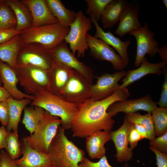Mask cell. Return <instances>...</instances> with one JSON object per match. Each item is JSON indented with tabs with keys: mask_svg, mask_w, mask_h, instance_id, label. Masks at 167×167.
I'll use <instances>...</instances> for the list:
<instances>
[{
	"mask_svg": "<svg viewBox=\"0 0 167 167\" xmlns=\"http://www.w3.org/2000/svg\"><path fill=\"white\" fill-rule=\"evenodd\" d=\"M4 0H0V3L3 2Z\"/></svg>",
	"mask_w": 167,
	"mask_h": 167,
	"instance_id": "cell-51",
	"label": "cell"
},
{
	"mask_svg": "<svg viewBox=\"0 0 167 167\" xmlns=\"http://www.w3.org/2000/svg\"><path fill=\"white\" fill-rule=\"evenodd\" d=\"M87 40L89 54L93 59L98 61L105 60L112 64L114 69L120 71L126 66L120 56L115 50L103 40L87 34Z\"/></svg>",
	"mask_w": 167,
	"mask_h": 167,
	"instance_id": "cell-11",
	"label": "cell"
},
{
	"mask_svg": "<svg viewBox=\"0 0 167 167\" xmlns=\"http://www.w3.org/2000/svg\"><path fill=\"white\" fill-rule=\"evenodd\" d=\"M21 143L22 156L14 161L18 167H55L48 154L43 153L32 148L24 137Z\"/></svg>",
	"mask_w": 167,
	"mask_h": 167,
	"instance_id": "cell-17",
	"label": "cell"
},
{
	"mask_svg": "<svg viewBox=\"0 0 167 167\" xmlns=\"http://www.w3.org/2000/svg\"><path fill=\"white\" fill-rule=\"evenodd\" d=\"M70 29L58 22L36 27H31L22 31L19 35L23 44L35 45L50 51L64 40Z\"/></svg>",
	"mask_w": 167,
	"mask_h": 167,
	"instance_id": "cell-3",
	"label": "cell"
},
{
	"mask_svg": "<svg viewBox=\"0 0 167 167\" xmlns=\"http://www.w3.org/2000/svg\"><path fill=\"white\" fill-rule=\"evenodd\" d=\"M129 95L126 88L104 99L94 101L89 99L78 105L71 128L73 136L86 138L97 131H111L115 121L107 113L108 108L116 102L127 99Z\"/></svg>",
	"mask_w": 167,
	"mask_h": 167,
	"instance_id": "cell-1",
	"label": "cell"
},
{
	"mask_svg": "<svg viewBox=\"0 0 167 167\" xmlns=\"http://www.w3.org/2000/svg\"><path fill=\"white\" fill-rule=\"evenodd\" d=\"M149 144L150 146L154 147L160 152L167 153V132L150 140Z\"/></svg>",
	"mask_w": 167,
	"mask_h": 167,
	"instance_id": "cell-35",
	"label": "cell"
},
{
	"mask_svg": "<svg viewBox=\"0 0 167 167\" xmlns=\"http://www.w3.org/2000/svg\"><path fill=\"white\" fill-rule=\"evenodd\" d=\"M143 139L141 136L135 129L134 124L130 130L128 140L130 147L133 150L137 146L139 142Z\"/></svg>",
	"mask_w": 167,
	"mask_h": 167,
	"instance_id": "cell-39",
	"label": "cell"
},
{
	"mask_svg": "<svg viewBox=\"0 0 167 167\" xmlns=\"http://www.w3.org/2000/svg\"><path fill=\"white\" fill-rule=\"evenodd\" d=\"M19 82L26 94L35 96L47 90V71L34 66L17 67L15 69Z\"/></svg>",
	"mask_w": 167,
	"mask_h": 167,
	"instance_id": "cell-7",
	"label": "cell"
},
{
	"mask_svg": "<svg viewBox=\"0 0 167 167\" xmlns=\"http://www.w3.org/2000/svg\"><path fill=\"white\" fill-rule=\"evenodd\" d=\"M157 53H158L162 61L167 62V45H165L161 48L158 49Z\"/></svg>",
	"mask_w": 167,
	"mask_h": 167,
	"instance_id": "cell-46",
	"label": "cell"
},
{
	"mask_svg": "<svg viewBox=\"0 0 167 167\" xmlns=\"http://www.w3.org/2000/svg\"><path fill=\"white\" fill-rule=\"evenodd\" d=\"M129 33L133 36L136 41V53L134 66L137 67L140 65L146 54L151 57L156 54L160 48L159 43L154 38V32L149 29L147 21L143 26Z\"/></svg>",
	"mask_w": 167,
	"mask_h": 167,
	"instance_id": "cell-10",
	"label": "cell"
},
{
	"mask_svg": "<svg viewBox=\"0 0 167 167\" xmlns=\"http://www.w3.org/2000/svg\"><path fill=\"white\" fill-rule=\"evenodd\" d=\"M47 5L52 15L61 25L70 27L74 22L76 13L67 9L60 0H45Z\"/></svg>",
	"mask_w": 167,
	"mask_h": 167,
	"instance_id": "cell-27",
	"label": "cell"
},
{
	"mask_svg": "<svg viewBox=\"0 0 167 167\" xmlns=\"http://www.w3.org/2000/svg\"><path fill=\"white\" fill-rule=\"evenodd\" d=\"M22 31L15 27L7 28H0V44L5 42L19 34Z\"/></svg>",
	"mask_w": 167,
	"mask_h": 167,
	"instance_id": "cell-38",
	"label": "cell"
},
{
	"mask_svg": "<svg viewBox=\"0 0 167 167\" xmlns=\"http://www.w3.org/2000/svg\"><path fill=\"white\" fill-rule=\"evenodd\" d=\"M122 167H131L127 162H125Z\"/></svg>",
	"mask_w": 167,
	"mask_h": 167,
	"instance_id": "cell-48",
	"label": "cell"
},
{
	"mask_svg": "<svg viewBox=\"0 0 167 167\" xmlns=\"http://www.w3.org/2000/svg\"><path fill=\"white\" fill-rule=\"evenodd\" d=\"M54 60L50 51L35 45L23 44L18 54L16 64L18 67L34 66L48 71Z\"/></svg>",
	"mask_w": 167,
	"mask_h": 167,
	"instance_id": "cell-9",
	"label": "cell"
},
{
	"mask_svg": "<svg viewBox=\"0 0 167 167\" xmlns=\"http://www.w3.org/2000/svg\"><path fill=\"white\" fill-rule=\"evenodd\" d=\"M34 96L31 105L41 107L51 114L58 117L62 121L61 126L65 130L71 129L78 105L67 102L61 96L47 90L41 91Z\"/></svg>",
	"mask_w": 167,
	"mask_h": 167,
	"instance_id": "cell-4",
	"label": "cell"
},
{
	"mask_svg": "<svg viewBox=\"0 0 167 167\" xmlns=\"http://www.w3.org/2000/svg\"><path fill=\"white\" fill-rule=\"evenodd\" d=\"M3 3L13 11L16 18L15 28L22 31L32 27V18L27 6L20 0H4Z\"/></svg>",
	"mask_w": 167,
	"mask_h": 167,
	"instance_id": "cell-24",
	"label": "cell"
},
{
	"mask_svg": "<svg viewBox=\"0 0 167 167\" xmlns=\"http://www.w3.org/2000/svg\"><path fill=\"white\" fill-rule=\"evenodd\" d=\"M156 137L167 132V108L158 107L151 112Z\"/></svg>",
	"mask_w": 167,
	"mask_h": 167,
	"instance_id": "cell-31",
	"label": "cell"
},
{
	"mask_svg": "<svg viewBox=\"0 0 167 167\" xmlns=\"http://www.w3.org/2000/svg\"><path fill=\"white\" fill-rule=\"evenodd\" d=\"M5 148L9 156L14 161L18 159L22 154L21 143L19 139L18 131H7Z\"/></svg>",
	"mask_w": 167,
	"mask_h": 167,
	"instance_id": "cell-32",
	"label": "cell"
},
{
	"mask_svg": "<svg viewBox=\"0 0 167 167\" xmlns=\"http://www.w3.org/2000/svg\"><path fill=\"white\" fill-rule=\"evenodd\" d=\"M2 83L1 81V80L0 79V86H2Z\"/></svg>",
	"mask_w": 167,
	"mask_h": 167,
	"instance_id": "cell-50",
	"label": "cell"
},
{
	"mask_svg": "<svg viewBox=\"0 0 167 167\" xmlns=\"http://www.w3.org/2000/svg\"><path fill=\"white\" fill-rule=\"evenodd\" d=\"M3 1L0 3V28L14 27L16 24L15 16L13 11L3 3Z\"/></svg>",
	"mask_w": 167,
	"mask_h": 167,
	"instance_id": "cell-34",
	"label": "cell"
},
{
	"mask_svg": "<svg viewBox=\"0 0 167 167\" xmlns=\"http://www.w3.org/2000/svg\"><path fill=\"white\" fill-rule=\"evenodd\" d=\"M157 107V103L153 101L150 96L147 95L138 98L116 102L109 106L107 113L112 118L120 112L125 114L142 110L151 113Z\"/></svg>",
	"mask_w": 167,
	"mask_h": 167,
	"instance_id": "cell-13",
	"label": "cell"
},
{
	"mask_svg": "<svg viewBox=\"0 0 167 167\" xmlns=\"http://www.w3.org/2000/svg\"><path fill=\"white\" fill-rule=\"evenodd\" d=\"M125 117L131 123L141 125L145 127L147 131L148 139L152 140L156 138L154 126L151 113L144 115L139 113H125Z\"/></svg>",
	"mask_w": 167,
	"mask_h": 167,
	"instance_id": "cell-30",
	"label": "cell"
},
{
	"mask_svg": "<svg viewBox=\"0 0 167 167\" xmlns=\"http://www.w3.org/2000/svg\"><path fill=\"white\" fill-rule=\"evenodd\" d=\"M0 79L3 87L14 99L22 100L24 98L32 101L34 96L24 93L19 90L17 85L18 79L15 70L0 60Z\"/></svg>",
	"mask_w": 167,
	"mask_h": 167,
	"instance_id": "cell-20",
	"label": "cell"
},
{
	"mask_svg": "<svg viewBox=\"0 0 167 167\" xmlns=\"http://www.w3.org/2000/svg\"><path fill=\"white\" fill-rule=\"evenodd\" d=\"M45 110L43 108L37 106L35 107L26 106L24 108L22 123L31 135L33 133L42 119Z\"/></svg>",
	"mask_w": 167,
	"mask_h": 167,
	"instance_id": "cell-29",
	"label": "cell"
},
{
	"mask_svg": "<svg viewBox=\"0 0 167 167\" xmlns=\"http://www.w3.org/2000/svg\"><path fill=\"white\" fill-rule=\"evenodd\" d=\"M133 123L125 117L122 125L118 129L109 132L111 140L113 142L116 153L114 155L118 163L127 162L133 156V150L128 146V136Z\"/></svg>",
	"mask_w": 167,
	"mask_h": 167,
	"instance_id": "cell-16",
	"label": "cell"
},
{
	"mask_svg": "<svg viewBox=\"0 0 167 167\" xmlns=\"http://www.w3.org/2000/svg\"><path fill=\"white\" fill-rule=\"evenodd\" d=\"M65 130L60 125L59 126L49 147L48 154L55 167H79L85 157V152L68 139Z\"/></svg>",
	"mask_w": 167,
	"mask_h": 167,
	"instance_id": "cell-2",
	"label": "cell"
},
{
	"mask_svg": "<svg viewBox=\"0 0 167 167\" xmlns=\"http://www.w3.org/2000/svg\"><path fill=\"white\" fill-rule=\"evenodd\" d=\"M112 0H85L87 8L86 13L98 22L107 6Z\"/></svg>",
	"mask_w": 167,
	"mask_h": 167,
	"instance_id": "cell-33",
	"label": "cell"
},
{
	"mask_svg": "<svg viewBox=\"0 0 167 167\" xmlns=\"http://www.w3.org/2000/svg\"><path fill=\"white\" fill-rule=\"evenodd\" d=\"M149 148L155 155L157 167H167V153H161L151 146Z\"/></svg>",
	"mask_w": 167,
	"mask_h": 167,
	"instance_id": "cell-41",
	"label": "cell"
},
{
	"mask_svg": "<svg viewBox=\"0 0 167 167\" xmlns=\"http://www.w3.org/2000/svg\"><path fill=\"white\" fill-rule=\"evenodd\" d=\"M90 18L96 28V32L94 36L103 40L109 46H112L118 52L126 66H127L129 62L127 49L131 43V41H122L119 37L115 36L109 31L107 32L105 31L93 17H90Z\"/></svg>",
	"mask_w": 167,
	"mask_h": 167,
	"instance_id": "cell-21",
	"label": "cell"
},
{
	"mask_svg": "<svg viewBox=\"0 0 167 167\" xmlns=\"http://www.w3.org/2000/svg\"><path fill=\"white\" fill-rule=\"evenodd\" d=\"M12 97L10 94L3 87L0 86V102L6 101Z\"/></svg>",
	"mask_w": 167,
	"mask_h": 167,
	"instance_id": "cell-45",
	"label": "cell"
},
{
	"mask_svg": "<svg viewBox=\"0 0 167 167\" xmlns=\"http://www.w3.org/2000/svg\"><path fill=\"white\" fill-rule=\"evenodd\" d=\"M162 73L164 77V81L162 84L160 97L157 102L159 107L167 108V68L162 69Z\"/></svg>",
	"mask_w": 167,
	"mask_h": 167,
	"instance_id": "cell-37",
	"label": "cell"
},
{
	"mask_svg": "<svg viewBox=\"0 0 167 167\" xmlns=\"http://www.w3.org/2000/svg\"><path fill=\"white\" fill-rule=\"evenodd\" d=\"M74 71L73 69L54 59L51 67L47 71V90L54 94L61 96Z\"/></svg>",
	"mask_w": 167,
	"mask_h": 167,
	"instance_id": "cell-15",
	"label": "cell"
},
{
	"mask_svg": "<svg viewBox=\"0 0 167 167\" xmlns=\"http://www.w3.org/2000/svg\"><path fill=\"white\" fill-rule=\"evenodd\" d=\"M32 100L27 98L17 100L11 97L7 100L9 108V117L8 123L6 126L8 131H18V126L23 110Z\"/></svg>",
	"mask_w": 167,
	"mask_h": 167,
	"instance_id": "cell-28",
	"label": "cell"
},
{
	"mask_svg": "<svg viewBox=\"0 0 167 167\" xmlns=\"http://www.w3.org/2000/svg\"><path fill=\"white\" fill-rule=\"evenodd\" d=\"M134 126L137 131L141 136L142 139H148L147 131L145 127L142 125L138 124H133Z\"/></svg>",
	"mask_w": 167,
	"mask_h": 167,
	"instance_id": "cell-44",
	"label": "cell"
},
{
	"mask_svg": "<svg viewBox=\"0 0 167 167\" xmlns=\"http://www.w3.org/2000/svg\"><path fill=\"white\" fill-rule=\"evenodd\" d=\"M86 138V149L90 158L100 159L105 155V144L111 140L109 132L97 131Z\"/></svg>",
	"mask_w": 167,
	"mask_h": 167,
	"instance_id": "cell-22",
	"label": "cell"
},
{
	"mask_svg": "<svg viewBox=\"0 0 167 167\" xmlns=\"http://www.w3.org/2000/svg\"><path fill=\"white\" fill-rule=\"evenodd\" d=\"M50 53L55 60L78 71L92 82L94 76L93 70L78 59L64 40L50 51Z\"/></svg>",
	"mask_w": 167,
	"mask_h": 167,
	"instance_id": "cell-14",
	"label": "cell"
},
{
	"mask_svg": "<svg viewBox=\"0 0 167 167\" xmlns=\"http://www.w3.org/2000/svg\"><path fill=\"white\" fill-rule=\"evenodd\" d=\"M29 9L32 18V27H37L58 23L52 15L45 0H21Z\"/></svg>",
	"mask_w": 167,
	"mask_h": 167,
	"instance_id": "cell-19",
	"label": "cell"
},
{
	"mask_svg": "<svg viewBox=\"0 0 167 167\" xmlns=\"http://www.w3.org/2000/svg\"><path fill=\"white\" fill-rule=\"evenodd\" d=\"M13 167H18L17 165L15 164V162L13 165Z\"/></svg>",
	"mask_w": 167,
	"mask_h": 167,
	"instance_id": "cell-49",
	"label": "cell"
},
{
	"mask_svg": "<svg viewBox=\"0 0 167 167\" xmlns=\"http://www.w3.org/2000/svg\"><path fill=\"white\" fill-rule=\"evenodd\" d=\"M7 132L5 126H2L0 127V150L6 147Z\"/></svg>",
	"mask_w": 167,
	"mask_h": 167,
	"instance_id": "cell-43",
	"label": "cell"
},
{
	"mask_svg": "<svg viewBox=\"0 0 167 167\" xmlns=\"http://www.w3.org/2000/svg\"><path fill=\"white\" fill-rule=\"evenodd\" d=\"M124 70L113 74L105 73L98 77L96 83L93 84L90 99L100 101L105 99L119 89L118 82L126 75Z\"/></svg>",
	"mask_w": 167,
	"mask_h": 167,
	"instance_id": "cell-12",
	"label": "cell"
},
{
	"mask_svg": "<svg viewBox=\"0 0 167 167\" xmlns=\"http://www.w3.org/2000/svg\"><path fill=\"white\" fill-rule=\"evenodd\" d=\"M90 17H87L82 11L76 13L74 22L70 25V30L64 40L69 45V49L75 55L77 52L78 58H83L88 47L87 34L92 28Z\"/></svg>",
	"mask_w": 167,
	"mask_h": 167,
	"instance_id": "cell-6",
	"label": "cell"
},
{
	"mask_svg": "<svg viewBox=\"0 0 167 167\" xmlns=\"http://www.w3.org/2000/svg\"><path fill=\"white\" fill-rule=\"evenodd\" d=\"M61 123L58 117L45 110L42 119L33 133L24 137L25 139L33 149L43 153L48 154L49 145Z\"/></svg>",
	"mask_w": 167,
	"mask_h": 167,
	"instance_id": "cell-5",
	"label": "cell"
},
{
	"mask_svg": "<svg viewBox=\"0 0 167 167\" xmlns=\"http://www.w3.org/2000/svg\"><path fill=\"white\" fill-rule=\"evenodd\" d=\"M123 0H112L106 7L101 19L104 28H111L115 26L128 6Z\"/></svg>",
	"mask_w": 167,
	"mask_h": 167,
	"instance_id": "cell-23",
	"label": "cell"
},
{
	"mask_svg": "<svg viewBox=\"0 0 167 167\" xmlns=\"http://www.w3.org/2000/svg\"><path fill=\"white\" fill-rule=\"evenodd\" d=\"M93 85L92 82L74 70L61 97L67 102L78 105L90 98Z\"/></svg>",
	"mask_w": 167,
	"mask_h": 167,
	"instance_id": "cell-8",
	"label": "cell"
},
{
	"mask_svg": "<svg viewBox=\"0 0 167 167\" xmlns=\"http://www.w3.org/2000/svg\"><path fill=\"white\" fill-rule=\"evenodd\" d=\"M167 62L162 61L158 63H150L145 57L142 60L140 66L138 68L126 71V75L122 80L119 89L126 88L147 75L161 74L162 73V69L167 66Z\"/></svg>",
	"mask_w": 167,
	"mask_h": 167,
	"instance_id": "cell-18",
	"label": "cell"
},
{
	"mask_svg": "<svg viewBox=\"0 0 167 167\" xmlns=\"http://www.w3.org/2000/svg\"><path fill=\"white\" fill-rule=\"evenodd\" d=\"M23 44L19 34L0 44V60L15 69L17 67V55Z\"/></svg>",
	"mask_w": 167,
	"mask_h": 167,
	"instance_id": "cell-26",
	"label": "cell"
},
{
	"mask_svg": "<svg viewBox=\"0 0 167 167\" xmlns=\"http://www.w3.org/2000/svg\"><path fill=\"white\" fill-rule=\"evenodd\" d=\"M14 161L3 150L0 152V167H13Z\"/></svg>",
	"mask_w": 167,
	"mask_h": 167,
	"instance_id": "cell-42",
	"label": "cell"
},
{
	"mask_svg": "<svg viewBox=\"0 0 167 167\" xmlns=\"http://www.w3.org/2000/svg\"><path fill=\"white\" fill-rule=\"evenodd\" d=\"M115 32L120 36H123L142 26L139 21L137 10L129 5L123 12Z\"/></svg>",
	"mask_w": 167,
	"mask_h": 167,
	"instance_id": "cell-25",
	"label": "cell"
},
{
	"mask_svg": "<svg viewBox=\"0 0 167 167\" xmlns=\"http://www.w3.org/2000/svg\"><path fill=\"white\" fill-rule=\"evenodd\" d=\"M9 117V108L7 101L0 102V122L2 126H6Z\"/></svg>",
	"mask_w": 167,
	"mask_h": 167,
	"instance_id": "cell-40",
	"label": "cell"
},
{
	"mask_svg": "<svg viewBox=\"0 0 167 167\" xmlns=\"http://www.w3.org/2000/svg\"><path fill=\"white\" fill-rule=\"evenodd\" d=\"M99 159L97 162H93L84 157L79 164V167H113L108 162L105 155Z\"/></svg>",
	"mask_w": 167,
	"mask_h": 167,
	"instance_id": "cell-36",
	"label": "cell"
},
{
	"mask_svg": "<svg viewBox=\"0 0 167 167\" xmlns=\"http://www.w3.org/2000/svg\"><path fill=\"white\" fill-rule=\"evenodd\" d=\"M162 2L164 4L166 9H167V0H163Z\"/></svg>",
	"mask_w": 167,
	"mask_h": 167,
	"instance_id": "cell-47",
	"label": "cell"
}]
</instances>
